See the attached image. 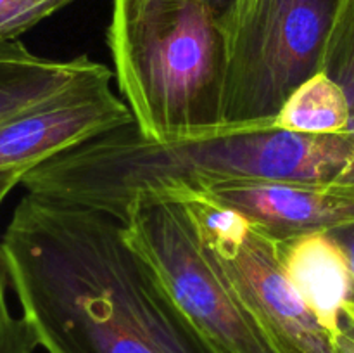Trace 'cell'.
Here are the masks:
<instances>
[{"label": "cell", "mask_w": 354, "mask_h": 353, "mask_svg": "<svg viewBox=\"0 0 354 353\" xmlns=\"http://www.w3.org/2000/svg\"><path fill=\"white\" fill-rule=\"evenodd\" d=\"M339 0H239L223 24V128L270 132L297 85L322 71Z\"/></svg>", "instance_id": "4"}, {"label": "cell", "mask_w": 354, "mask_h": 353, "mask_svg": "<svg viewBox=\"0 0 354 353\" xmlns=\"http://www.w3.org/2000/svg\"><path fill=\"white\" fill-rule=\"evenodd\" d=\"M237 2H239V0H237ZM235 6H237V3H235Z\"/></svg>", "instance_id": "20"}, {"label": "cell", "mask_w": 354, "mask_h": 353, "mask_svg": "<svg viewBox=\"0 0 354 353\" xmlns=\"http://www.w3.org/2000/svg\"><path fill=\"white\" fill-rule=\"evenodd\" d=\"M275 353H335L334 341L290 286L277 239L252 224L241 239L204 244Z\"/></svg>", "instance_id": "6"}, {"label": "cell", "mask_w": 354, "mask_h": 353, "mask_svg": "<svg viewBox=\"0 0 354 353\" xmlns=\"http://www.w3.org/2000/svg\"><path fill=\"white\" fill-rule=\"evenodd\" d=\"M342 314H344V320L354 329V300L348 301V303L344 305V310H342Z\"/></svg>", "instance_id": "19"}, {"label": "cell", "mask_w": 354, "mask_h": 353, "mask_svg": "<svg viewBox=\"0 0 354 353\" xmlns=\"http://www.w3.org/2000/svg\"><path fill=\"white\" fill-rule=\"evenodd\" d=\"M245 179H354V135L218 132L158 142L131 121L45 159L21 185L123 221L140 197L187 203L216 183Z\"/></svg>", "instance_id": "2"}, {"label": "cell", "mask_w": 354, "mask_h": 353, "mask_svg": "<svg viewBox=\"0 0 354 353\" xmlns=\"http://www.w3.org/2000/svg\"><path fill=\"white\" fill-rule=\"evenodd\" d=\"M190 201L241 211L277 241L354 225V179L232 180L216 183Z\"/></svg>", "instance_id": "8"}, {"label": "cell", "mask_w": 354, "mask_h": 353, "mask_svg": "<svg viewBox=\"0 0 354 353\" xmlns=\"http://www.w3.org/2000/svg\"><path fill=\"white\" fill-rule=\"evenodd\" d=\"M348 97L327 73L318 71L292 90L273 118V130L290 134L346 135L349 134Z\"/></svg>", "instance_id": "11"}, {"label": "cell", "mask_w": 354, "mask_h": 353, "mask_svg": "<svg viewBox=\"0 0 354 353\" xmlns=\"http://www.w3.org/2000/svg\"><path fill=\"white\" fill-rule=\"evenodd\" d=\"M123 224L130 244L216 353H275L182 203L140 197Z\"/></svg>", "instance_id": "5"}, {"label": "cell", "mask_w": 354, "mask_h": 353, "mask_svg": "<svg viewBox=\"0 0 354 353\" xmlns=\"http://www.w3.org/2000/svg\"><path fill=\"white\" fill-rule=\"evenodd\" d=\"M75 0H0V42H14Z\"/></svg>", "instance_id": "13"}, {"label": "cell", "mask_w": 354, "mask_h": 353, "mask_svg": "<svg viewBox=\"0 0 354 353\" xmlns=\"http://www.w3.org/2000/svg\"><path fill=\"white\" fill-rule=\"evenodd\" d=\"M277 255L290 286L335 341L342 331L344 305L354 296L344 248L330 232H310L277 241Z\"/></svg>", "instance_id": "9"}, {"label": "cell", "mask_w": 354, "mask_h": 353, "mask_svg": "<svg viewBox=\"0 0 354 353\" xmlns=\"http://www.w3.org/2000/svg\"><path fill=\"white\" fill-rule=\"evenodd\" d=\"M107 47L142 135L166 142L228 132L227 40L201 0H113Z\"/></svg>", "instance_id": "3"}, {"label": "cell", "mask_w": 354, "mask_h": 353, "mask_svg": "<svg viewBox=\"0 0 354 353\" xmlns=\"http://www.w3.org/2000/svg\"><path fill=\"white\" fill-rule=\"evenodd\" d=\"M322 71L344 90L351 111L349 134L354 135V0H339L325 45Z\"/></svg>", "instance_id": "12"}, {"label": "cell", "mask_w": 354, "mask_h": 353, "mask_svg": "<svg viewBox=\"0 0 354 353\" xmlns=\"http://www.w3.org/2000/svg\"><path fill=\"white\" fill-rule=\"evenodd\" d=\"M335 353H354V329L348 322H342V331L334 341Z\"/></svg>", "instance_id": "18"}, {"label": "cell", "mask_w": 354, "mask_h": 353, "mask_svg": "<svg viewBox=\"0 0 354 353\" xmlns=\"http://www.w3.org/2000/svg\"><path fill=\"white\" fill-rule=\"evenodd\" d=\"M0 260L47 353H216L113 215L26 192Z\"/></svg>", "instance_id": "1"}, {"label": "cell", "mask_w": 354, "mask_h": 353, "mask_svg": "<svg viewBox=\"0 0 354 353\" xmlns=\"http://www.w3.org/2000/svg\"><path fill=\"white\" fill-rule=\"evenodd\" d=\"M107 73L88 55L48 59L19 40L0 42V125Z\"/></svg>", "instance_id": "10"}, {"label": "cell", "mask_w": 354, "mask_h": 353, "mask_svg": "<svg viewBox=\"0 0 354 353\" xmlns=\"http://www.w3.org/2000/svg\"><path fill=\"white\" fill-rule=\"evenodd\" d=\"M113 73L88 80L62 96L0 125V172L31 170L45 159L133 121L111 89Z\"/></svg>", "instance_id": "7"}, {"label": "cell", "mask_w": 354, "mask_h": 353, "mask_svg": "<svg viewBox=\"0 0 354 353\" xmlns=\"http://www.w3.org/2000/svg\"><path fill=\"white\" fill-rule=\"evenodd\" d=\"M201 2H203L204 6L209 7L211 12L218 17L221 28H223V24L227 23V19L230 17L232 10L235 9L237 0H201Z\"/></svg>", "instance_id": "17"}, {"label": "cell", "mask_w": 354, "mask_h": 353, "mask_svg": "<svg viewBox=\"0 0 354 353\" xmlns=\"http://www.w3.org/2000/svg\"><path fill=\"white\" fill-rule=\"evenodd\" d=\"M330 234L337 239V242L344 248L346 255H348L349 266H351V273H353V282H354V225H351V227L339 228V230L330 232Z\"/></svg>", "instance_id": "16"}, {"label": "cell", "mask_w": 354, "mask_h": 353, "mask_svg": "<svg viewBox=\"0 0 354 353\" xmlns=\"http://www.w3.org/2000/svg\"><path fill=\"white\" fill-rule=\"evenodd\" d=\"M6 272L0 260V353H35L38 341L24 317H16L7 301Z\"/></svg>", "instance_id": "14"}, {"label": "cell", "mask_w": 354, "mask_h": 353, "mask_svg": "<svg viewBox=\"0 0 354 353\" xmlns=\"http://www.w3.org/2000/svg\"><path fill=\"white\" fill-rule=\"evenodd\" d=\"M26 168H16V170H6V172H0V204L2 201L9 196L10 190L16 185H19L21 180H23Z\"/></svg>", "instance_id": "15"}]
</instances>
